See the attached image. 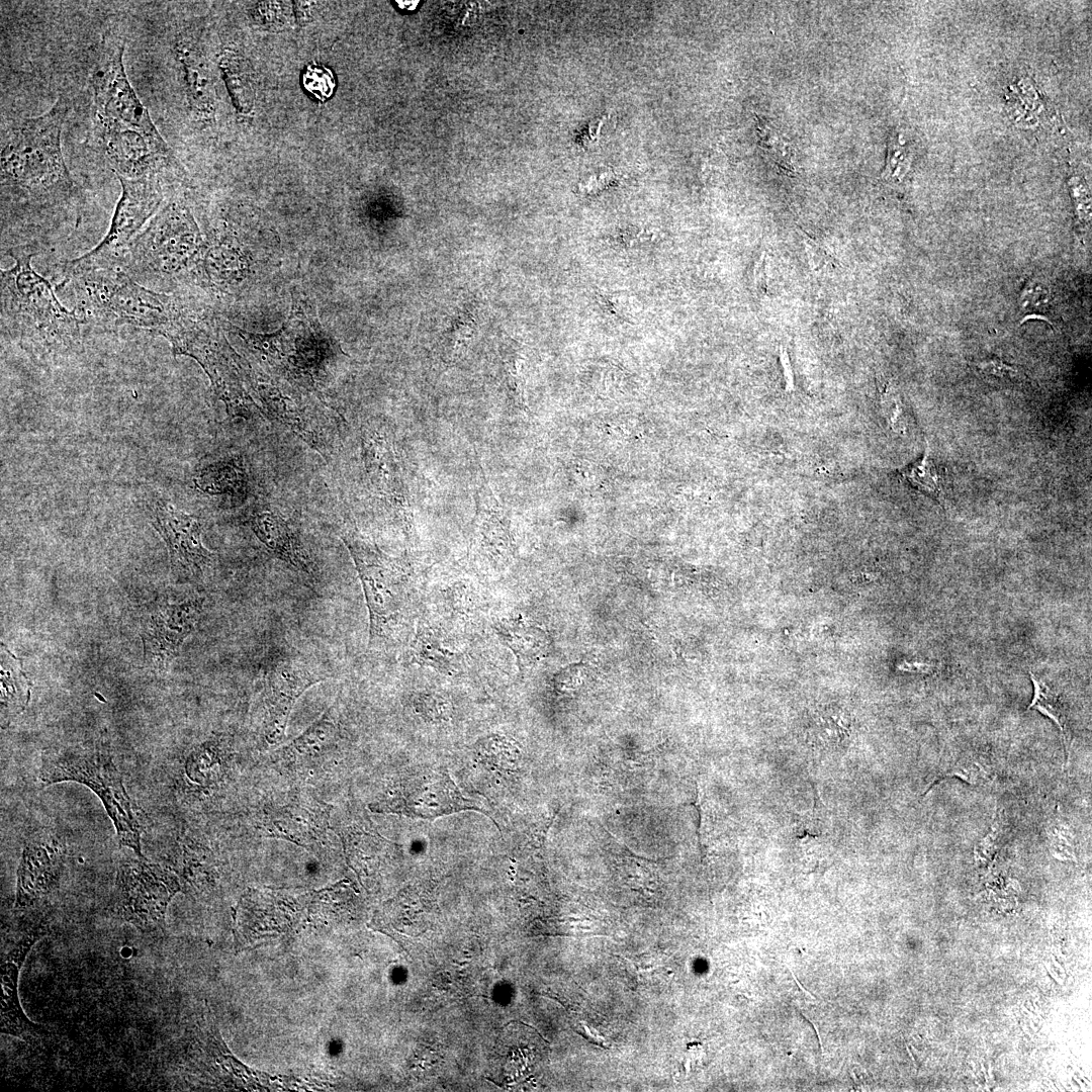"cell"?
<instances>
[{"instance_id": "7c38bea8", "label": "cell", "mask_w": 1092, "mask_h": 1092, "mask_svg": "<svg viewBox=\"0 0 1092 1092\" xmlns=\"http://www.w3.org/2000/svg\"><path fill=\"white\" fill-rule=\"evenodd\" d=\"M376 809L422 819L464 810L481 811L461 794L448 772L433 769L405 779Z\"/></svg>"}, {"instance_id": "74e56055", "label": "cell", "mask_w": 1092, "mask_h": 1092, "mask_svg": "<svg viewBox=\"0 0 1092 1092\" xmlns=\"http://www.w3.org/2000/svg\"><path fill=\"white\" fill-rule=\"evenodd\" d=\"M1044 965L1046 966V970H1048V972H1049V973L1051 974V976H1052V977H1053V978H1054V979H1055V980H1056V981H1057V982H1058V983H1059L1060 985H1063V984H1064V981H1063L1062 979H1060V977H1059V975L1057 974V972H1054V971H1052V970H1051V968L1049 967V965H1048V964H1045V963H1044Z\"/></svg>"}, {"instance_id": "ffe728a7", "label": "cell", "mask_w": 1092, "mask_h": 1092, "mask_svg": "<svg viewBox=\"0 0 1092 1092\" xmlns=\"http://www.w3.org/2000/svg\"><path fill=\"white\" fill-rule=\"evenodd\" d=\"M493 628L499 641L515 655L521 670L531 666L548 653V635L522 617L499 619Z\"/></svg>"}, {"instance_id": "1f68e13d", "label": "cell", "mask_w": 1092, "mask_h": 1092, "mask_svg": "<svg viewBox=\"0 0 1092 1092\" xmlns=\"http://www.w3.org/2000/svg\"><path fill=\"white\" fill-rule=\"evenodd\" d=\"M475 327V318L469 311L460 312L452 318L447 329V336L454 353L467 346L473 336Z\"/></svg>"}, {"instance_id": "60d3db41", "label": "cell", "mask_w": 1092, "mask_h": 1092, "mask_svg": "<svg viewBox=\"0 0 1092 1092\" xmlns=\"http://www.w3.org/2000/svg\"><path fill=\"white\" fill-rule=\"evenodd\" d=\"M1022 1008H1023V1010H1024V1011H1026V1012H1027V1013L1029 1014V1016H1031V1017H1033V1018H1034V1015L1032 1014V1012L1028 1011V1010H1027V1009L1025 1008V1006H1024V1005H1022Z\"/></svg>"}, {"instance_id": "ab89813d", "label": "cell", "mask_w": 1092, "mask_h": 1092, "mask_svg": "<svg viewBox=\"0 0 1092 1092\" xmlns=\"http://www.w3.org/2000/svg\"><path fill=\"white\" fill-rule=\"evenodd\" d=\"M981 1067H982V1072H984V1078H985V1082H986V1085H987L988 1084V1077L986 1075L985 1068H984L983 1064H982Z\"/></svg>"}, {"instance_id": "f546056e", "label": "cell", "mask_w": 1092, "mask_h": 1092, "mask_svg": "<svg viewBox=\"0 0 1092 1092\" xmlns=\"http://www.w3.org/2000/svg\"><path fill=\"white\" fill-rule=\"evenodd\" d=\"M975 366L984 378L999 384H1014L1024 378L1020 368L999 358L984 359L977 362Z\"/></svg>"}, {"instance_id": "8d00e7d4", "label": "cell", "mask_w": 1092, "mask_h": 1092, "mask_svg": "<svg viewBox=\"0 0 1092 1092\" xmlns=\"http://www.w3.org/2000/svg\"><path fill=\"white\" fill-rule=\"evenodd\" d=\"M396 3L401 9L410 11L417 7L419 1H396Z\"/></svg>"}, {"instance_id": "d4e9b609", "label": "cell", "mask_w": 1092, "mask_h": 1092, "mask_svg": "<svg viewBox=\"0 0 1092 1092\" xmlns=\"http://www.w3.org/2000/svg\"><path fill=\"white\" fill-rule=\"evenodd\" d=\"M1033 684V698L1028 710H1036L1049 717L1059 728L1063 745L1066 751L1067 761L1070 753L1071 735L1068 726V717L1061 697L1046 682L1029 672Z\"/></svg>"}, {"instance_id": "5bb4252c", "label": "cell", "mask_w": 1092, "mask_h": 1092, "mask_svg": "<svg viewBox=\"0 0 1092 1092\" xmlns=\"http://www.w3.org/2000/svg\"><path fill=\"white\" fill-rule=\"evenodd\" d=\"M152 524L166 543L173 573L190 580L204 577L215 555L202 544L199 520L159 500L153 509Z\"/></svg>"}, {"instance_id": "4dcf8cb0", "label": "cell", "mask_w": 1092, "mask_h": 1092, "mask_svg": "<svg viewBox=\"0 0 1092 1092\" xmlns=\"http://www.w3.org/2000/svg\"><path fill=\"white\" fill-rule=\"evenodd\" d=\"M302 82L305 90L321 101L331 97L336 85L332 71L320 65L308 66Z\"/></svg>"}, {"instance_id": "7a4b0ae2", "label": "cell", "mask_w": 1092, "mask_h": 1092, "mask_svg": "<svg viewBox=\"0 0 1092 1092\" xmlns=\"http://www.w3.org/2000/svg\"><path fill=\"white\" fill-rule=\"evenodd\" d=\"M64 279L57 286L70 288L73 308L81 324L105 331L120 328L162 336L178 310L176 293L150 289L114 266L87 264L78 258L64 264Z\"/></svg>"}, {"instance_id": "4316f807", "label": "cell", "mask_w": 1092, "mask_h": 1092, "mask_svg": "<svg viewBox=\"0 0 1092 1092\" xmlns=\"http://www.w3.org/2000/svg\"><path fill=\"white\" fill-rule=\"evenodd\" d=\"M1010 827L1002 809L997 808L993 814L990 830L982 837L974 847V856L977 863H989L1003 845L1007 842Z\"/></svg>"}, {"instance_id": "7402d4cb", "label": "cell", "mask_w": 1092, "mask_h": 1092, "mask_svg": "<svg viewBox=\"0 0 1092 1092\" xmlns=\"http://www.w3.org/2000/svg\"><path fill=\"white\" fill-rule=\"evenodd\" d=\"M411 662L452 675L460 670L459 654L448 649L428 627L420 626L410 648Z\"/></svg>"}, {"instance_id": "603a6c76", "label": "cell", "mask_w": 1092, "mask_h": 1092, "mask_svg": "<svg viewBox=\"0 0 1092 1092\" xmlns=\"http://www.w3.org/2000/svg\"><path fill=\"white\" fill-rule=\"evenodd\" d=\"M365 462L370 479L379 493L390 499L399 496V478L392 453L385 441L370 437L364 444Z\"/></svg>"}, {"instance_id": "ba28073f", "label": "cell", "mask_w": 1092, "mask_h": 1092, "mask_svg": "<svg viewBox=\"0 0 1092 1092\" xmlns=\"http://www.w3.org/2000/svg\"><path fill=\"white\" fill-rule=\"evenodd\" d=\"M360 579L369 617V645L387 637L402 609L401 575L394 562L353 530L341 536Z\"/></svg>"}, {"instance_id": "3957f363", "label": "cell", "mask_w": 1092, "mask_h": 1092, "mask_svg": "<svg viewBox=\"0 0 1092 1092\" xmlns=\"http://www.w3.org/2000/svg\"><path fill=\"white\" fill-rule=\"evenodd\" d=\"M67 113L68 103L60 97L48 111L10 128L1 150L3 191L36 201L69 196L74 181L61 142Z\"/></svg>"}, {"instance_id": "4fadbf2b", "label": "cell", "mask_w": 1092, "mask_h": 1092, "mask_svg": "<svg viewBox=\"0 0 1092 1092\" xmlns=\"http://www.w3.org/2000/svg\"><path fill=\"white\" fill-rule=\"evenodd\" d=\"M204 599L190 598L179 603H160L143 619L141 637L147 664L163 670L178 655L185 639L194 631Z\"/></svg>"}, {"instance_id": "277c9868", "label": "cell", "mask_w": 1092, "mask_h": 1092, "mask_svg": "<svg viewBox=\"0 0 1092 1092\" xmlns=\"http://www.w3.org/2000/svg\"><path fill=\"white\" fill-rule=\"evenodd\" d=\"M205 250L190 213L169 202L131 242L120 268L150 289L176 293L187 279L201 283Z\"/></svg>"}, {"instance_id": "836d02e7", "label": "cell", "mask_w": 1092, "mask_h": 1092, "mask_svg": "<svg viewBox=\"0 0 1092 1092\" xmlns=\"http://www.w3.org/2000/svg\"><path fill=\"white\" fill-rule=\"evenodd\" d=\"M889 150V159L887 169L884 173L886 179L901 180L909 167L908 159L906 157L905 149L896 147L894 143Z\"/></svg>"}, {"instance_id": "5b68a950", "label": "cell", "mask_w": 1092, "mask_h": 1092, "mask_svg": "<svg viewBox=\"0 0 1092 1092\" xmlns=\"http://www.w3.org/2000/svg\"><path fill=\"white\" fill-rule=\"evenodd\" d=\"M39 779L44 785L76 782L92 790L112 820L119 843L132 849L138 857H144L139 811L108 753L94 748H76L48 754L42 760Z\"/></svg>"}, {"instance_id": "6da1fadb", "label": "cell", "mask_w": 1092, "mask_h": 1092, "mask_svg": "<svg viewBox=\"0 0 1092 1092\" xmlns=\"http://www.w3.org/2000/svg\"><path fill=\"white\" fill-rule=\"evenodd\" d=\"M36 251L15 247L6 254L15 264L0 272L1 334L30 358L54 363L83 352L81 322L65 307L50 280L34 271Z\"/></svg>"}, {"instance_id": "83f0119b", "label": "cell", "mask_w": 1092, "mask_h": 1092, "mask_svg": "<svg viewBox=\"0 0 1092 1092\" xmlns=\"http://www.w3.org/2000/svg\"><path fill=\"white\" fill-rule=\"evenodd\" d=\"M993 776V768L989 760L980 758H963L951 760L943 772L942 778L957 777L972 785H982L989 782Z\"/></svg>"}, {"instance_id": "484cf974", "label": "cell", "mask_w": 1092, "mask_h": 1092, "mask_svg": "<svg viewBox=\"0 0 1092 1092\" xmlns=\"http://www.w3.org/2000/svg\"><path fill=\"white\" fill-rule=\"evenodd\" d=\"M242 470L231 462H219L203 469L197 484L212 493H239L245 483Z\"/></svg>"}, {"instance_id": "ac0fdd59", "label": "cell", "mask_w": 1092, "mask_h": 1092, "mask_svg": "<svg viewBox=\"0 0 1092 1092\" xmlns=\"http://www.w3.org/2000/svg\"><path fill=\"white\" fill-rule=\"evenodd\" d=\"M249 526L256 537L276 557L295 570L311 573L308 556L289 522L273 507L253 510Z\"/></svg>"}, {"instance_id": "52a82bcc", "label": "cell", "mask_w": 1092, "mask_h": 1092, "mask_svg": "<svg viewBox=\"0 0 1092 1092\" xmlns=\"http://www.w3.org/2000/svg\"><path fill=\"white\" fill-rule=\"evenodd\" d=\"M178 891L180 883L172 871L145 857L129 859L118 868L112 911L143 931H157L163 927L167 907Z\"/></svg>"}, {"instance_id": "f1b7e54d", "label": "cell", "mask_w": 1092, "mask_h": 1092, "mask_svg": "<svg viewBox=\"0 0 1092 1092\" xmlns=\"http://www.w3.org/2000/svg\"><path fill=\"white\" fill-rule=\"evenodd\" d=\"M1052 854L1061 860H1077L1076 835L1073 828L1062 820L1052 821L1045 828Z\"/></svg>"}, {"instance_id": "f35d334b", "label": "cell", "mask_w": 1092, "mask_h": 1092, "mask_svg": "<svg viewBox=\"0 0 1092 1092\" xmlns=\"http://www.w3.org/2000/svg\"><path fill=\"white\" fill-rule=\"evenodd\" d=\"M1052 960H1053V962H1054V965H1055V966H1057V968H1058V969H1059V970H1060V971L1062 972V974H1064V976L1066 977V973H1065V970H1064V969L1062 968V966H1061V965H1060V964H1059V963H1058V962L1056 961V959H1055V957H1054V956H1052Z\"/></svg>"}, {"instance_id": "d590c367", "label": "cell", "mask_w": 1092, "mask_h": 1092, "mask_svg": "<svg viewBox=\"0 0 1092 1092\" xmlns=\"http://www.w3.org/2000/svg\"><path fill=\"white\" fill-rule=\"evenodd\" d=\"M766 253L763 252L754 269L755 284L761 292L767 290V262Z\"/></svg>"}, {"instance_id": "d6a6232c", "label": "cell", "mask_w": 1092, "mask_h": 1092, "mask_svg": "<svg viewBox=\"0 0 1092 1092\" xmlns=\"http://www.w3.org/2000/svg\"><path fill=\"white\" fill-rule=\"evenodd\" d=\"M1050 291L1041 283L1028 282L1020 294V306L1024 310H1043L1050 302Z\"/></svg>"}, {"instance_id": "9c48e42d", "label": "cell", "mask_w": 1092, "mask_h": 1092, "mask_svg": "<svg viewBox=\"0 0 1092 1092\" xmlns=\"http://www.w3.org/2000/svg\"><path fill=\"white\" fill-rule=\"evenodd\" d=\"M117 178L121 184V194L109 230L94 249L79 257L82 262L120 268L129 245L158 212L163 201L158 176Z\"/></svg>"}, {"instance_id": "8fae6325", "label": "cell", "mask_w": 1092, "mask_h": 1092, "mask_svg": "<svg viewBox=\"0 0 1092 1092\" xmlns=\"http://www.w3.org/2000/svg\"><path fill=\"white\" fill-rule=\"evenodd\" d=\"M328 678L296 652L278 650L269 656L263 670L267 708L265 737L269 742H277L283 737L296 700L307 689Z\"/></svg>"}, {"instance_id": "8992f818", "label": "cell", "mask_w": 1092, "mask_h": 1092, "mask_svg": "<svg viewBox=\"0 0 1092 1092\" xmlns=\"http://www.w3.org/2000/svg\"><path fill=\"white\" fill-rule=\"evenodd\" d=\"M167 341L174 355L190 356L201 365L215 396L224 403L231 417L250 415L253 402L244 388L239 357L208 308L188 307Z\"/></svg>"}, {"instance_id": "30bf717a", "label": "cell", "mask_w": 1092, "mask_h": 1092, "mask_svg": "<svg viewBox=\"0 0 1092 1092\" xmlns=\"http://www.w3.org/2000/svg\"><path fill=\"white\" fill-rule=\"evenodd\" d=\"M123 52V44L112 48L94 75L95 115L139 131L150 142L158 156L166 161L170 150L129 83Z\"/></svg>"}, {"instance_id": "e575fe53", "label": "cell", "mask_w": 1092, "mask_h": 1092, "mask_svg": "<svg viewBox=\"0 0 1092 1092\" xmlns=\"http://www.w3.org/2000/svg\"><path fill=\"white\" fill-rule=\"evenodd\" d=\"M808 261L812 270H821L836 265L834 257L813 240L805 242Z\"/></svg>"}, {"instance_id": "44dd1931", "label": "cell", "mask_w": 1092, "mask_h": 1092, "mask_svg": "<svg viewBox=\"0 0 1092 1092\" xmlns=\"http://www.w3.org/2000/svg\"><path fill=\"white\" fill-rule=\"evenodd\" d=\"M1 721H9L20 714L30 699V682L19 658L1 643Z\"/></svg>"}, {"instance_id": "9a60e30c", "label": "cell", "mask_w": 1092, "mask_h": 1092, "mask_svg": "<svg viewBox=\"0 0 1092 1092\" xmlns=\"http://www.w3.org/2000/svg\"><path fill=\"white\" fill-rule=\"evenodd\" d=\"M95 131L116 176H158L160 157L142 133L99 115H95Z\"/></svg>"}, {"instance_id": "cb8c5ba5", "label": "cell", "mask_w": 1092, "mask_h": 1092, "mask_svg": "<svg viewBox=\"0 0 1092 1092\" xmlns=\"http://www.w3.org/2000/svg\"><path fill=\"white\" fill-rule=\"evenodd\" d=\"M899 476L916 490L940 503L945 502L947 483L944 469L927 453L899 471Z\"/></svg>"}, {"instance_id": "d6986e66", "label": "cell", "mask_w": 1092, "mask_h": 1092, "mask_svg": "<svg viewBox=\"0 0 1092 1092\" xmlns=\"http://www.w3.org/2000/svg\"><path fill=\"white\" fill-rule=\"evenodd\" d=\"M257 393L272 419L289 428L324 457L331 455V444L318 420L302 403L265 383L257 385Z\"/></svg>"}, {"instance_id": "e0dca14e", "label": "cell", "mask_w": 1092, "mask_h": 1092, "mask_svg": "<svg viewBox=\"0 0 1092 1092\" xmlns=\"http://www.w3.org/2000/svg\"><path fill=\"white\" fill-rule=\"evenodd\" d=\"M44 926L27 931L5 956L1 964V1032L26 1039L36 1035L39 1026L24 1014L18 999V979L21 966L35 941L43 934Z\"/></svg>"}, {"instance_id": "2e32d148", "label": "cell", "mask_w": 1092, "mask_h": 1092, "mask_svg": "<svg viewBox=\"0 0 1092 1092\" xmlns=\"http://www.w3.org/2000/svg\"><path fill=\"white\" fill-rule=\"evenodd\" d=\"M62 866L60 846L47 840L27 843L17 871L16 908H28L50 895L59 885Z\"/></svg>"}]
</instances>
